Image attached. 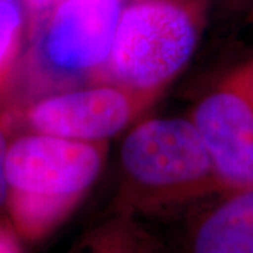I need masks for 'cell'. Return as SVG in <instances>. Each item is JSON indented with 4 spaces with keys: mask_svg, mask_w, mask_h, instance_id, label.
Segmentation results:
<instances>
[{
    "mask_svg": "<svg viewBox=\"0 0 253 253\" xmlns=\"http://www.w3.org/2000/svg\"><path fill=\"white\" fill-rule=\"evenodd\" d=\"M118 211L159 212L231 193L193 120L151 118L120 148Z\"/></svg>",
    "mask_w": 253,
    "mask_h": 253,
    "instance_id": "1",
    "label": "cell"
},
{
    "mask_svg": "<svg viewBox=\"0 0 253 253\" xmlns=\"http://www.w3.org/2000/svg\"><path fill=\"white\" fill-rule=\"evenodd\" d=\"M106 149L41 132L10 145L7 211L21 238L37 241L71 214L101 172Z\"/></svg>",
    "mask_w": 253,
    "mask_h": 253,
    "instance_id": "2",
    "label": "cell"
},
{
    "mask_svg": "<svg viewBox=\"0 0 253 253\" xmlns=\"http://www.w3.org/2000/svg\"><path fill=\"white\" fill-rule=\"evenodd\" d=\"M201 26L199 6L139 0L123 10L100 72L111 83L156 99L193 56Z\"/></svg>",
    "mask_w": 253,
    "mask_h": 253,
    "instance_id": "3",
    "label": "cell"
},
{
    "mask_svg": "<svg viewBox=\"0 0 253 253\" xmlns=\"http://www.w3.org/2000/svg\"><path fill=\"white\" fill-rule=\"evenodd\" d=\"M34 11L45 16L40 52L49 69L79 75L104 68L123 13L121 0H45Z\"/></svg>",
    "mask_w": 253,
    "mask_h": 253,
    "instance_id": "4",
    "label": "cell"
},
{
    "mask_svg": "<svg viewBox=\"0 0 253 253\" xmlns=\"http://www.w3.org/2000/svg\"><path fill=\"white\" fill-rule=\"evenodd\" d=\"M155 99L116 83L63 91L28 110L37 132L83 142H106L128 126Z\"/></svg>",
    "mask_w": 253,
    "mask_h": 253,
    "instance_id": "5",
    "label": "cell"
},
{
    "mask_svg": "<svg viewBox=\"0 0 253 253\" xmlns=\"http://www.w3.org/2000/svg\"><path fill=\"white\" fill-rule=\"evenodd\" d=\"M191 120L231 191L253 189V91L234 71L200 100Z\"/></svg>",
    "mask_w": 253,
    "mask_h": 253,
    "instance_id": "6",
    "label": "cell"
},
{
    "mask_svg": "<svg viewBox=\"0 0 253 253\" xmlns=\"http://www.w3.org/2000/svg\"><path fill=\"white\" fill-rule=\"evenodd\" d=\"M181 253H253V189L208 199L184 226Z\"/></svg>",
    "mask_w": 253,
    "mask_h": 253,
    "instance_id": "7",
    "label": "cell"
},
{
    "mask_svg": "<svg viewBox=\"0 0 253 253\" xmlns=\"http://www.w3.org/2000/svg\"><path fill=\"white\" fill-rule=\"evenodd\" d=\"M155 245L132 214L118 211L117 217L90 231L69 253H151Z\"/></svg>",
    "mask_w": 253,
    "mask_h": 253,
    "instance_id": "8",
    "label": "cell"
},
{
    "mask_svg": "<svg viewBox=\"0 0 253 253\" xmlns=\"http://www.w3.org/2000/svg\"><path fill=\"white\" fill-rule=\"evenodd\" d=\"M23 16L14 0H0V76L7 72L20 40Z\"/></svg>",
    "mask_w": 253,
    "mask_h": 253,
    "instance_id": "9",
    "label": "cell"
},
{
    "mask_svg": "<svg viewBox=\"0 0 253 253\" xmlns=\"http://www.w3.org/2000/svg\"><path fill=\"white\" fill-rule=\"evenodd\" d=\"M7 136L0 126V212L7 208L9 203V179H7V154H9Z\"/></svg>",
    "mask_w": 253,
    "mask_h": 253,
    "instance_id": "10",
    "label": "cell"
},
{
    "mask_svg": "<svg viewBox=\"0 0 253 253\" xmlns=\"http://www.w3.org/2000/svg\"><path fill=\"white\" fill-rule=\"evenodd\" d=\"M0 253H24L21 235L11 221L0 219Z\"/></svg>",
    "mask_w": 253,
    "mask_h": 253,
    "instance_id": "11",
    "label": "cell"
},
{
    "mask_svg": "<svg viewBox=\"0 0 253 253\" xmlns=\"http://www.w3.org/2000/svg\"><path fill=\"white\" fill-rule=\"evenodd\" d=\"M234 72L253 91V61H249V62L241 65L239 68H236Z\"/></svg>",
    "mask_w": 253,
    "mask_h": 253,
    "instance_id": "12",
    "label": "cell"
},
{
    "mask_svg": "<svg viewBox=\"0 0 253 253\" xmlns=\"http://www.w3.org/2000/svg\"><path fill=\"white\" fill-rule=\"evenodd\" d=\"M232 7L244 11L246 14H253V0H228Z\"/></svg>",
    "mask_w": 253,
    "mask_h": 253,
    "instance_id": "13",
    "label": "cell"
},
{
    "mask_svg": "<svg viewBox=\"0 0 253 253\" xmlns=\"http://www.w3.org/2000/svg\"><path fill=\"white\" fill-rule=\"evenodd\" d=\"M154 253H166V252H165V251H163V248H162V246H161V245L158 244V245H156V248H155Z\"/></svg>",
    "mask_w": 253,
    "mask_h": 253,
    "instance_id": "14",
    "label": "cell"
},
{
    "mask_svg": "<svg viewBox=\"0 0 253 253\" xmlns=\"http://www.w3.org/2000/svg\"><path fill=\"white\" fill-rule=\"evenodd\" d=\"M156 245H158V242H156ZM156 245H155V246H154V249H152V251H151V253H154V251H155V248H156Z\"/></svg>",
    "mask_w": 253,
    "mask_h": 253,
    "instance_id": "15",
    "label": "cell"
}]
</instances>
